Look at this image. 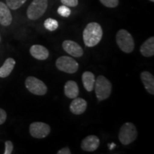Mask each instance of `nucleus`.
<instances>
[{
  "instance_id": "5",
  "label": "nucleus",
  "mask_w": 154,
  "mask_h": 154,
  "mask_svg": "<svg viewBox=\"0 0 154 154\" xmlns=\"http://www.w3.org/2000/svg\"><path fill=\"white\" fill-rule=\"evenodd\" d=\"M47 7L48 0H33L27 8V17L30 20H37L43 16Z\"/></svg>"
},
{
  "instance_id": "9",
  "label": "nucleus",
  "mask_w": 154,
  "mask_h": 154,
  "mask_svg": "<svg viewBox=\"0 0 154 154\" xmlns=\"http://www.w3.org/2000/svg\"><path fill=\"white\" fill-rule=\"evenodd\" d=\"M63 50L67 54L74 57H81L84 54V50L76 42L72 40H65L62 43Z\"/></svg>"
},
{
  "instance_id": "3",
  "label": "nucleus",
  "mask_w": 154,
  "mask_h": 154,
  "mask_svg": "<svg viewBox=\"0 0 154 154\" xmlns=\"http://www.w3.org/2000/svg\"><path fill=\"white\" fill-rule=\"evenodd\" d=\"M138 136L136 127L131 122H126L122 125L119 133V140L121 144L127 146L133 143Z\"/></svg>"
},
{
  "instance_id": "23",
  "label": "nucleus",
  "mask_w": 154,
  "mask_h": 154,
  "mask_svg": "<svg viewBox=\"0 0 154 154\" xmlns=\"http://www.w3.org/2000/svg\"><path fill=\"white\" fill-rule=\"evenodd\" d=\"M14 145L11 140H6L5 141V151L4 152L5 154H11L13 152Z\"/></svg>"
},
{
  "instance_id": "22",
  "label": "nucleus",
  "mask_w": 154,
  "mask_h": 154,
  "mask_svg": "<svg viewBox=\"0 0 154 154\" xmlns=\"http://www.w3.org/2000/svg\"><path fill=\"white\" fill-rule=\"evenodd\" d=\"M103 6L109 8H115L119 5V0H99Z\"/></svg>"
},
{
  "instance_id": "17",
  "label": "nucleus",
  "mask_w": 154,
  "mask_h": 154,
  "mask_svg": "<svg viewBox=\"0 0 154 154\" xmlns=\"http://www.w3.org/2000/svg\"><path fill=\"white\" fill-rule=\"evenodd\" d=\"M16 61L12 58H8L0 67V78H6L9 76L14 68Z\"/></svg>"
},
{
  "instance_id": "13",
  "label": "nucleus",
  "mask_w": 154,
  "mask_h": 154,
  "mask_svg": "<svg viewBox=\"0 0 154 154\" xmlns=\"http://www.w3.org/2000/svg\"><path fill=\"white\" fill-rule=\"evenodd\" d=\"M12 22V15L9 8L6 4L0 2V24L2 26H9Z\"/></svg>"
},
{
  "instance_id": "16",
  "label": "nucleus",
  "mask_w": 154,
  "mask_h": 154,
  "mask_svg": "<svg viewBox=\"0 0 154 154\" xmlns=\"http://www.w3.org/2000/svg\"><path fill=\"white\" fill-rule=\"evenodd\" d=\"M79 93V89L74 81H68L64 86V94L69 99H74L76 98Z\"/></svg>"
},
{
  "instance_id": "14",
  "label": "nucleus",
  "mask_w": 154,
  "mask_h": 154,
  "mask_svg": "<svg viewBox=\"0 0 154 154\" xmlns=\"http://www.w3.org/2000/svg\"><path fill=\"white\" fill-rule=\"evenodd\" d=\"M140 79L143 83L146 90L150 94H154V76L149 72L145 71L140 74Z\"/></svg>"
},
{
  "instance_id": "20",
  "label": "nucleus",
  "mask_w": 154,
  "mask_h": 154,
  "mask_svg": "<svg viewBox=\"0 0 154 154\" xmlns=\"http://www.w3.org/2000/svg\"><path fill=\"white\" fill-rule=\"evenodd\" d=\"M26 0H6L7 7L9 9L16 10L21 7L26 2Z\"/></svg>"
},
{
  "instance_id": "26",
  "label": "nucleus",
  "mask_w": 154,
  "mask_h": 154,
  "mask_svg": "<svg viewBox=\"0 0 154 154\" xmlns=\"http://www.w3.org/2000/svg\"><path fill=\"white\" fill-rule=\"evenodd\" d=\"M71 153H72V151H71V150L69 149L68 147L62 148V149H60L57 152V154H71Z\"/></svg>"
},
{
  "instance_id": "7",
  "label": "nucleus",
  "mask_w": 154,
  "mask_h": 154,
  "mask_svg": "<svg viewBox=\"0 0 154 154\" xmlns=\"http://www.w3.org/2000/svg\"><path fill=\"white\" fill-rule=\"evenodd\" d=\"M56 66L59 71L68 74H74L79 69V63L72 57L62 56L56 61Z\"/></svg>"
},
{
  "instance_id": "25",
  "label": "nucleus",
  "mask_w": 154,
  "mask_h": 154,
  "mask_svg": "<svg viewBox=\"0 0 154 154\" xmlns=\"http://www.w3.org/2000/svg\"><path fill=\"white\" fill-rule=\"evenodd\" d=\"M7 115L6 111L0 108V125L3 124L5 122L6 120H7Z\"/></svg>"
},
{
  "instance_id": "12",
  "label": "nucleus",
  "mask_w": 154,
  "mask_h": 154,
  "mask_svg": "<svg viewBox=\"0 0 154 154\" xmlns=\"http://www.w3.org/2000/svg\"><path fill=\"white\" fill-rule=\"evenodd\" d=\"M87 102L82 98H75L70 104V111L75 115H81L86 110Z\"/></svg>"
},
{
  "instance_id": "21",
  "label": "nucleus",
  "mask_w": 154,
  "mask_h": 154,
  "mask_svg": "<svg viewBox=\"0 0 154 154\" xmlns=\"http://www.w3.org/2000/svg\"><path fill=\"white\" fill-rule=\"evenodd\" d=\"M57 12L58 14L61 15V17H69L70 16L72 11H71V9H69L68 7H66V6L65 5H62V6H60V7L58 8Z\"/></svg>"
},
{
  "instance_id": "11",
  "label": "nucleus",
  "mask_w": 154,
  "mask_h": 154,
  "mask_svg": "<svg viewBox=\"0 0 154 154\" xmlns=\"http://www.w3.org/2000/svg\"><path fill=\"white\" fill-rule=\"evenodd\" d=\"M31 55L37 60H46L49 56V50L42 45L34 44L29 49Z\"/></svg>"
},
{
  "instance_id": "2",
  "label": "nucleus",
  "mask_w": 154,
  "mask_h": 154,
  "mask_svg": "<svg viewBox=\"0 0 154 154\" xmlns=\"http://www.w3.org/2000/svg\"><path fill=\"white\" fill-rule=\"evenodd\" d=\"M94 89L99 101H103L109 97L112 91V85L110 81L103 76H99L94 83Z\"/></svg>"
},
{
  "instance_id": "8",
  "label": "nucleus",
  "mask_w": 154,
  "mask_h": 154,
  "mask_svg": "<svg viewBox=\"0 0 154 154\" xmlns=\"http://www.w3.org/2000/svg\"><path fill=\"white\" fill-rule=\"evenodd\" d=\"M51 127L46 123L34 122L29 126V133L32 137L35 138H44L50 134Z\"/></svg>"
},
{
  "instance_id": "24",
  "label": "nucleus",
  "mask_w": 154,
  "mask_h": 154,
  "mask_svg": "<svg viewBox=\"0 0 154 154\" xmlns=\"http://www.w3.org/2000/svg\"><path fill=\"white\" fill-rule=\"evenodd\" d=\"M61 2L63 5L66 6L68 7H75L78 5V0H61Z\"/></svg>"
},
{
  "instance_id": "27",
  "label": "nucleus",
  "mask_w": 154,
  "mask_h": 154,
  "mask_svg": "<svg viewBox=\"0 0 154 154\" xmlns=\"http://www.w3.org/2000/svg\"><path fill=\"white\" fill-rule=\"evenodd\" d=\"M150 2H154V0H149Z\"/></svg>"
},
{
  "instance_id": "19",
  "label": "nucleus",
  "mask_w": 154,
  "mask_h": 154,
  "mask_svg": "<svg viewBox=\"0 0 154 154\" xmlns=\"http://www.w3.org/2000/svg\"><path fill=\"white\" fill-rule=\"evenodd\" d=\"M44 26L47 30L53 32V31H55L59 27V23L56 19L49 18L45 20V22L44 23Z\"/></svg>"
},
{
  "instance_id": "6",
  "label": "nucleus",
  "mask_w": 154,
  "mask_h": 154,
  "mask_svg": "<svg viewBox=\"0 0 154 154\" xmlns=\"http://www.w3.org/2000/svg\"><path fill=\"white\" fill-rule=\"evenodd\" d=\"M25 86L30 93L37 96H44L47 92V86L34 76H29L25 80Z\"/></svg>"
},
{
  "instance_id": "10",
  "label": "nucleus",
  "mask_w": 154,
  "mask_h": 154,
  "mask_svg": "<svg viewBox=\"0 0 154 154\" xmlns=\"http://www.w3.org/2000/svg\"><path fill=\"white\" fill-rule=\"evenodd\" d=\"M100 146V140L95 135H90L82 140L81 148L83 151L87 152L95 151Z\"/></svg>"
},
{
  "instance_id": "28",
  "label": "nucleus",
  "mask_w": 154,
  "mask_h": 154,
  "mask_svg": "<svg viewBox=\"0 0 154 154\" xmlns=\"http://www.w3.org/2000/svg\"><path fill=\"white\" fill-rule=\"evenodd\" d=\"M0 40H1V38H0Z\"/></svg>"
},
{
  "instance_id": "18",
  "label": "nucleus",
  "mask_w": 154,
  "mask_h": 154,
  "mask_svg": "<svg viewBox=\"0 0 154 154\" xmlns=\"http://www.w3.org/2000/svg\"><path fill=\"white\" fill-rule=\"evenodd\" d=\"M95 76L91 72H85L82 74V82L86 91L91 92L94 90Z\"/></svg>"
},
{
  "instance_id": "15",
  "label": "nucleus",
  "mask_w": 154,
  "mask_h": 154,
  "mask_svg": "<svg viewBox=\"0 0 154 154\" xmlns=\"http://www.w3.org/2000/svg\"><path fill=\"white\" fill-rule=\"evenodd\" d=\"M140 52L143 57H151L154 55V37L151 36L144 42L140 47Z\"/></svg>"
},
{
  "instance_id": "4",
  "label": "nucleus",
  "mask_w": 154,
  "mask_h": 154,
  "mask_svg": "<svg viewBox=\"0 0 154 154\" xmlns=\"http://www.w3.org/2000/svg\"><path fill=\"white\" fill-rule=\"evenodd\" d=\"M117 45L120 49L125 53L130 54L134 51L135 44L131 34L126 29H120L116 36Z\"/></svg>"
},
{
  "instance_id": "1",
  "label": "nucleus",
  "mask_w": 154,
  "mask_h": 154,
  "mask_svg": "<svg viewBox=\"0 0 154 154\" xmlns=\"http://www.w3.org/2000/svg\"><path fill=\"white\" fill-rule=\"evenodd\" d=\"M103 36V30L97 22L88 23L83 32V39L88 47H94L101 42Z\"/></svg>"
}]
</instances>
